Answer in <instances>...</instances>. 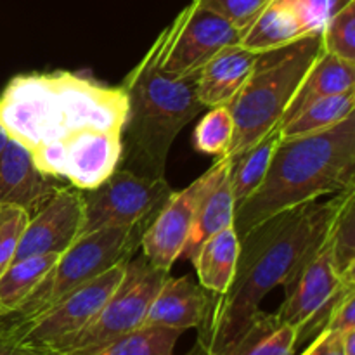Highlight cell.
<instances>
[{"instance_id": "cell-1", "label": "cell", "mask_w": 355, "mask_h": 355, "mask_svg": "<svg viewBox=\"0 0 355 355\" xmlns=\"http://www.w3.org/2000/svg\"><path fill=\"white\" fill-rule=\"evenodd\" d=\"M349 193L281 211L239 236L232 283L224 295L211 293L208 314L198 328L201 347L224 355L259 314L263 298L274 288L288 290L295 283L326 243Z\"/></svg>"}, {"instance_id": "cell-2", "label": "cell", "mask_w": 355, "mask_h": 355, "mask_svg": "<svg viewBox=\"0 0 355 355\" xmlns=\"http://www.w3.org/2000/svg\"><path fill=\"white\" fill-rule=\"evenodd\" d=\"M127 111L121 87L69 71L17 75L0 96V125L30 151L85 128L123 132Z\"/></svg>"}, {"instance_id": "cell-3", "label": "cell", "mask_w": 355, "mask_h": 355, "mask_svg": "<svg viewBox=\"0 0 355 355\" xmlns=\"http://www.w3.org/2000/svg\"><path fill=\"white\" fill-rule=\"evenodd\" d=\"M355 189V113L315 134L281 137L263 182L236 205L234 229L243 236L290 208Z\"/></svg>"}, {"instance_id": "cell-4", "label": "cell", "mask_w": 355, "mask_h": 355, "mask_svg": "<svg viewBox=\"0 0 355 355\" xmlns=\"http://www.w3.org/2000/svg\"><path fill=\"white\" fill-rule=\"evenodd\" d=\"M163 45L165 30L121 83L128 106L121 132L128 170L149 177H165L173 141L203 110L198 75L175 76L162 69Z\"/></svg>"}, {"instance_id": "cell-5", "label": "cell", "mask_w": 355, "mask_h": 355, "mask_svg": "<svg viewBox=\"0 0 355 355\" xmlns=\"http://www.w3.org/2000/svg\"><path fill=\"white\" fill-rule=\"evenodd\" d=\"M321 52V33L305 35L284 47L260 52L245 85L227 104L234 120L227 156L239 155L279 128L284 111Z\"/></svg>"}, {"instance_id": "cell-6", "label": "cell", "mask_w": 355, "mask_h": 355, "mask_svg": "<svg viewBox=\"0 0 355 355\" xmlns=\"http://www.w3.org/2000/svg\"><path fill=\"white\" fill-rule=\"evenodd\" d=\"M135 227H110L80 236L66 252H62L44 279L37 284L30 297L6 322L23 324L33 321L61 302L66 295L101 276L116 263L130 259L137 243Z\"/></svg>"}, {"instance_id": "cell-7", "label": "cell", "mask_w": 355, "mask_h": 355, "mask_svg": "<svg viewBox=\"0 0 355 355\" xmlns=\"http://www.w3.org/2000/svg\"><path fill=\"white\" fill-rule=\"evenodd\" d=\"M127 262L128 260L116 263L101 276L76 288L33 321L23 324L2 322L0 329L17 342L61 355L68 343L96 319L104 304L110 300L123 279Z\"/></svg>"}, {"instance_id": "cell-8", "label": "cell", "mask_w": 355, "mask_h": 355, "mask_svg": "<svg viewBox=\"0 0 355 355\" xmlns=\"http://www.w3.org/2000/svg\"><path fill=\"white\" fill-rule=\"evenodd\" d=\"M83 194V225L80 236L110 227H135L162 210L170 200L165 177H149L134 170H114L103 184Z\"/></svg>"}, {"instance_id": "cell-9", "label": "cell", "mask_w": 355, "mask_h": 355, "mask_svg": "<svg viewBox=\"0 0 355 355\" xmlns=\"http://www.w3.org/2000/svg\"><path fill=\"white\" fill-rule=\"evenodd\" d=\"M168 277V270L153 267L146 259L127 262L123 279L92 322L68 343L61 355H85L111 340L144 324L156 293Z\"/></svg>"}, {"instance_id": "cell-10", "label": "cell", "mask_w": 355, "mask_h": 355, "mask_svg": "<svg viewBox=\"0 0 355 355\" xmlns=\"http://www.w3.org/2000/svg\"><path fill=\"white\" fill-rule=\"evenodd\" d=\"M241 35L224 17L193 0L165 28L159 66L163 71L175 76L198 75L217 52L239 44Z\"/></svg>"}, {"instance_id": "cell-11", "label": "cell", "mask_w": 355, "mask_h": 355, "mask_svg": "<svg viewBox=\"0 0 355 355\" xmlns=\"http://www.w3.org/2000/svg\"><path fill=\"white\" fill-rule=\"evenodd\" d=\"M218 170H220V158H217V162L186 189L177 194L173 193L162 210L156 214L155 220L142 232L139 243L144 252V259L153 267L170 272L175 260L182 255L198 205L215 180Z\"/></svg>"}, {"instance_id": "cell-12", "label": "cell", "mask_w": 355, "mask_h": 355, "mask_svg": "<svg viewBox=\"0 0 355 355\" xmlns=\"http://www.w3.org/2000/svg\"><path fill=\"white\" fill-rule=\"evenodd\" d=\"M83 225V194L59 187L47 201L31 211L14 260L26 257L61 255L80 238Z\"/></svg>"}, {"instance_id": "cell-13", "label": "cell", "mask_w": 355, "mask_h": 355, "mask_svg": "<svg viewBox=\"0 0 355 355\" xmlns=\"http://www.w3.org/2000/svg\"><path fill=\"white\" fill-rule=\"evenodd\" d=\"M62 179L80 191L103 184L123 156L121 132L85 128L61 141Z\"/></svg>"}, {"instance_id": "cell-14", "label": "cell", "mask_w": 355, "mask_h": 355, "mask_svg": "<svg viewBox=\"0 0 355 355\" xmlns=\"http://www.w3.org/2000/svg\"><path fill=\"white\" fill-rule=\"evenodd\" d=\"M347 286L355 284H347L340 279L326 239L318 255L304 267L295 283L284 290V300L277 309L276 318L298 331V328L314 318Z\"/></svg>"}, {"instance_id": "cell-15", "label": "cell", "mask_w": 355, "mask_h": 355, "mask_svg": "<svg viewBox=\"0 0 355 355\" xmlns=\"http://www.w3.org/2000/svg\"><path fill=\"white\" fill-rule=\"evenodd\" d=\"M58 189V179L38 168L30 149L9 139L0 155V203L31 214Z\"/></svg>"}, {"instance_id": "cell-16", "label": "cell", "mask_w": 355, "mask_h": 355, "mask_svg": "<svg viewBox=\"0 0 355 355\" xmlns=\"http://www.w3.org/2000/svg\"><path fill=\"white\" fill-rule=\"evenodd\" d=\"M211 293L191 277H166L156 293L142 326L186 331L200 328L210 309Z\"/></svg>"}, {"instance_id": "cell-17", "label": "cell", "mask_w": 355, "mask_h": 355, "mask_svg": "<svg viewBox=\"0 0 355 355\" xmlns=\"http://www.w3.org/2000/svg\"><path fill=\"white\" fill-rule=\"evenodd\" d=\"M257 58V52L239 44L217 52L198 73V99L203 107L227 106L248 80Z\"/></svg>"}, {"instance_id": "cell-18", "label": "cell", "mask_w": 355, "mask_h": 355, "mask_svg": "<svg viewBox=\"0 0 355 355\" xmlns=\"http://www.w3.org/2000/svg\"><path fill=\"white\" fill-rule=\"evenodd\" d=\"M231 156H222L220 170L198 205L193 227L180 255L191 262L207 239L234 225L236 201L231 189Z\"/></svg>"}, {"instance_id": "cell-19", "label": "cell", "mask_w": 355, "mask_h": 355, "mask_svg": "<svg viewBox=\"0 0 355 355\" xmlns=\"http://www.w3.org/2000/svg\"><path fill=\"white\" fill-rule=\"evenodd\" d=\"M355 89V64L322 51L302 80L290 106L284 111L281 125L293 120L304 107L322 97L336 96ZM279 125V127H281Z\"/></svg>"}, {"instance_id": "cell-20", "label": "cell", "mask_w": 355, "mask_h": 355, "mask_svg": "<svg viewBox=\"0 0 355 355\" xmlns=\"http://www.w3.org/2000/svg\"><path fill=\"white\" fill-rule=\"evenodd\" d=\"M239 255V236L234 225L211 236L193 260L200 284L214 295H224L234 277Z\"/></svg>"}, {"instance_id": "cell-21", "label": "cell", "mask_w": 355, "mask_h": 355, "mask_svg": "<svg viewBox=\"0 0 355 355\" xmlns=\"http://www.w3.org/2000/svg\"><path fill=\"white\" fill-rule=\"evenodd\" d=\"M305 35L309 33L304 30L293 10L284 6L281 0H272L262 10V14L243 31L239 45L260 54V52L284 47Z\"/></svg>"}, {"instance_id": "cell-22", "label": "cell", "mask_w": 355, "mask_h": 355, "mask_svg": "<svg viewBox=\"0 0 355 355\" xmlns=\"http://www.w3.org/2000/svg\"><path fill=\"white\" fill-rule=\"evenodd\" d=\"M297 328L281 322L276 314L259 311L248 328L224 355H293Z\"/></svg>"}, {"instance_id": "cell-23", "label": "cell", "mask_w": 355, "mask_h": 355, "mask_svg": "<svg viewBox=\"0 0 355 355\" xmlns=\"http://www.w3.org/2000/svg\"><path fill=\"white\" fill-rule=\"evenodd\" d=\"M59 255L26 257L14 260L0 274V318L14 314L51 270Z\"/></svg>"}, {"instance_id": "cell-24", "label": "cell", "mask_w": 355, "mask_h": 355, "mask_svg": "<svg viewBox=\"0 0 355 355\" xmlns=\"http://www.w3.org/2000/svg\"><path fill=\"white\" fill-rule=\"evenodd\" d=\"M279 141V128H274L243 153L231 156V189L236 205L246 200L263 182Z\"/></svg>"}, {"instance_id": "cell-25", "label": "cell", "mask_w": 355, "mask_h": 355, "mask_svg": "<svg viewBox=\"0 0 355 355\" xmlns=\"http://www.w3.org/2000/svg\"><path fill=\"white\" fill-rule=\"evenodd\" d=\"M354 113L355 89L314 101L307 107H304L293 120L281 125L279 134L281 137H298V135L315 134V132L335 127V125H338L340 121H343Z\"/></svg>"}, {"instance_id": "cell-26", "label": "cell", "mask_w": 355, "mask_h": 355, "mask_svg": "<svg viewBox=\"0 0 355 355\" xmlns=\"http://www.w3.org/2000/svg\"><path fill=\"white\" fill-rule=\"evenodd\" d=\"M180 329L141 326L85 355H173Z\"/></svg>"}, {"instance_id": "cell-27", "label": "cell", "mask_w": 355, "mask_h": 355, "mask_svg": "<svg viewBox=\"0 0 355 355\" xmlns=\"http://www.w3.org/2000/svg\"><path fill=\"white\" fill-rule=\"evenodd\" d=\"M328 246L340 279L355 284V189L347 194L333 220Z\"/></svg>"}, {"instance_id": "cell-28", "label": "cell", "mask_w": 355, "mask_h": 355, "mask_svg": "<svg viewBox=\"0 0 355 355\" xmlns=\"http://www.w3.org/2000/svg\"><path fill=\"white\" fill-rule=\"evenodd\" d=\"M234 135V120L229 106L211 107L194 130V148L205 155L227 156Z\"/></svg>"}, {"instance_id": "cell-29", "label": "cell", "mask_w": 355, "mask_h": 355, "mask_svg": "<svg viewBox=\"0 0 355 355\" xmlns=\"http://www.w3.org/2000/svg\"><path fill=\"white\" fill-rule=\"evenodd\" d=\"M321 40L322 51L355 64V0L328 21Z\"/></svg>"}, {"instance_id": "cell-30", "label": "cell", "mask_w": 355, "mask_h": 355, "mask_svg": "<svg viewBox=\"0 0 355 355\" xmlns=\"http://www.w3.org/2000/svg\"><path fill=\"white\" fill-rule=\"evenodd\" d=\"M28 218L30 214L23 208L0 203V274L14 262Z\"/></svg>"}, {"instance_id": "cell-31", "label": "cell", "mask_w": 355, "mask_h": 355, "mask_svg": "<svg viewBox=\"0 0 355 355\" xmlns=\"http://www.w3.org/2000/svg\"><path fill=\"white\" fill-rule=\"evenodd\" d=\"M290 7L309 35L322 33L328 21L352 0H281Z\"/></svg>"}, {"instance_id": "cell-32", "label": "cell", "mask_w": 355, "mask_h": 355, "mask_svg": "<svg viewBox=\"0 0 355 355\" xmlns=\"http://www.w3.org/2000/svg\"><path fill=\"white\" fill-rule=\"evenodd\" d=\"M196 2L224 17L243 33L272 0H196Z\"/></svg>"}, {"instance_id": "cell-33", "label": "cell", "mask_w": 355, "mask_h": 355, "mask_svg": "<svg viewBox=\"0 0 355 355\" xmlns=\"http://www.w3.org/2000/svg\"><path fill=\"white\" fill-rule=\"evenodd\" d=\"M355 328V286L347 288L336 302L333 314L328 322V331H345ZM324 329V331H326Z\"/></svg>"}, {"instance_id": "cell-34", "label": "cell", "mask_w": 355, "mask_h": 355, "mask_svg": "<svg viewBox=\"0 0 355 355\" xmlns=\"http://www.w3.org/2000/svg\"><path fill=\"white\" fill-rule=\"evenodd\" d=\"M342 333L343 331H328V329L319 333L302 355H343Z\"/></svg>"}, {"instance_id": "cell-35", "label": "cell", "mask_w": 355, "mask_h": 355, "mask_svg": "<svg viewBox=\"0 0 355 355\" xmlns=\"http://www.w3.org/2000/svg\"><path fill=\"white\" fill-rule=\"evenodd\" d=\"M0 355H59L51 350L37 349V347H30L26 343H21L14 340L12 336L7 335L6 331L0 329Z\"/></svg>"}, {"instance_id": "cell-36", "label": "cell", "mask_w": 355, "mask_h": 355, "mask_svg": "<svg viewBox=\"0 0 355 355\" xmlns=\"http://www.w3.org/2000/svg\"><path fill=\"white\" fill-rule=\"evenodd\" d=\"M343 355H355V328H349L342 333Z\"/></svg>"}, {"instance_id": "cell-37", "label": "cell", "mask_w": 355, "mask_h": 355, "mask_svg": "<svg viewBox=\"0 0 355 355\" xmlns=\"http://www.w3.org/2000/svg\"><path fill=\"white\" fill-rule=\"evenodd\" d=\"M9 139L10 137H9V134H7V130L2 127V125H0V155H2L3 148H6V146H7Z\"/></svg>"}]
</instances>
